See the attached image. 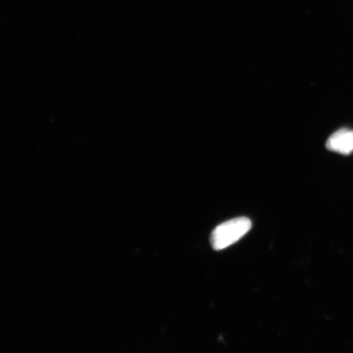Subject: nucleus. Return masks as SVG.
Instances as JSON below:
<instances>
[{"label": "nucleus", "mask_w": 353, "mask_h": 353, "mask_svg": "<svg viewBox=\"0 0 353 353\" xmlns=\"http://www.w3.org/2000/svg\"><path fill=\"white\" fill-rule=\"evenodd\" d=\"M330 152L347 156L353 152V130L341 129L334 132L326 142Z\"/></svg>", "instance_id": "obj_2"}, {"label": "nucleus", "mask_w": 353, "mask_h": 353, "mask_svg": "<svg viewBox=\"0 0 353 353\" xmlns=\"http://www.w3.org/2000/svg\"><path fill=\"white\" fill-rule=\"evenodd\" d=\"M252 223L250 219L239 217L219 225L211 235V244L215 250L226 249L249 232Z\"/></svg>", "instance_id": "obj_1"}]
</instances>
